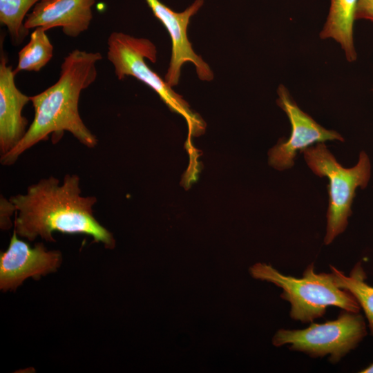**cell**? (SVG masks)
Returning <instances> with one entry per match:
<instances>
[{
    "label": "cell",
    "mask_w": 373,
    "mask_h": 373,
    "mask_svg": "<svg viewBox=\"0 0 373 373\" xmlns=\"http://www.w3.org/2000/svg\"><path fill=\"white\" fill-rule=\"evenodd\" d=\"M0 59V151L4 155L23 137L28 120L22 115L30 97L20 91L15 84V74L3 51L1 41Z\"/></svg>",
    "instance_id": "10"
},
{
    "label": "cell",
    "mask_w": 373,
    "mask_h": 373,
    "mask_svg": "<svg viewBox=\"0 0 373 373\" xmlns=\"http://www.w3.org/2000/svg\"><path fill=\"white\" fill-rule=\"evenodd\" d=\"M358 0H330L326 21L319 34L322 39L339 44L349 62L357 58L354 41V23Z\"/></svg>",
    "instance_id": "12"
},
{
    "label": "cell",
    "mask_w": 373,
    "mask_h": 373,
    "mask_svg": "<svg viewBox=\"0 0 373 373\" xmlns=\"http://www.w3.org/2000/svg\"><path fill=\"white\" fill-rule=\"evenodd\" d=\"M16 211L14 204L10 200L1 197L0 213H1V228L2 229H10L12 226L10 217L13 212Z\"/></svg>",
    "instance_id": "16"
},
{
    "label": "cell",
    "mask_w": 373,
    "mask_h": 373,
    "mask_svg": "<svg viewBox=\"0 0 373 373\" xmlns=\"http://www.w3.org/2000/svg\"><path fill=\"white\" fill-rule=\"evenodd\" d=\"M95 0H41L24 21L28 29L46 30L61 27L68 37H77L87 30L93 19Z\"/></svg>",
    "instance_id": "11"
},
{
    "label": "cell",
    "mask_w": 373,
    "mask_h": 373,
    "mask_svg": "<svg viewBox=\"0 0 373 373\" xmlns=\"http://www.w3.org/2000/svg\"><path fill=\"white\" fill-rule=\"evenodd\" d=\"M9 200L17 212L14 229L29 241L40 236L48 242H55L52 233L59 231L88 235L106 249L115 247L113 234L93 216L97 198L81 195L77 175H66L61 184L53 176L41 179L29 186L26 194Z\"/></svg>",
    "instance_id": "1"
},
{
    "label": "cell",
    "mask_w": 373,
    "mask_h": 373,
    "mask_svg": "<svg viewBox=\"0 0 373 373\" xmlns=\"http://www.w3.org/2000/svg\"><path fill=\"white\" fill-rule=\"evenodd\" d=\"M250 272L253 277L282 289L280 297L289 303V315L294 321L312 323L322 317L329 306L352 312L361 309L350 292L334 284L330 273H316L314 263L307 267L302 278L284 275L271 265L261 263L254 265Z\"/></svg>",
    "instance_id": "3"
},
{
    "label": "cell",
    "mask_w": 373,
    "mask_h": 373,
    "mask_svg": "<svg viewBox=\"0 0 373 373\" xmlns=\"http://www.w3.org/2000/svg\"><path fill=\"white\" fill-rule=\"evenodd\" d=\"M14 229L9 247L0 256V288L3 291L16 289L25 279L56 271L62 258L59 251H47L43 243L34 247L17 238Z\"/></svg>",
    "instance_id": "9"
},
{
    "label": "cell",
    "mask_w": 373,
    "mask_h": 373,
    "mask_svg": "<svg viewBox=\"0 0 373 373\" xmlns=\"http://www.w3.org/2000/svg\"><path fill=\"white\" fill-rule=\"evenodd\" d=\"M145 1L154 15L165 26L171 38L172 54L165 82L171 87L176 86L179 82L181 68L186 61L193 64L200 79L212 80L213 74L209 66L194 52L186 33L190 19L203 6L204 0H195L181 12L173 11L160 0Z\"/></svg>",
    "instance_id": "8"
},
{
    "label": "cell",
    "mask_w": 373,
    "mask_h": 373,
    "mask_svg": "<svg viewBox=\"0 0 373 373\" xmlns=\"http://www.w3.org/2000/svg\"><path fill=\"white\" fill-rule=\"evenodd\" d=\"M314 173L329 180V206L324 243L327 245L347 227L352 205L357 188L365 189L371 176V163L367 154L361 151L356 164L345 168L339 164L324 142L317 143L301 151Z\"/></svg>",
    "instance_id": "4"
},
{
    "label": "cell",
    "mask_w": 373,
    "mask_h": 373,
    "mask_svg": "<svg viewBox=\"0 0 373 373\" xmlns=\"http://www.w3.org/2000/svg\"><path fill=\"white\" fill-rule=\"evenodd\" d=\"M277 94L276 103L287 116L291 130L287 140L281 139L270 150L269 163L274 168L280 171L291 168L298 152L314 144L329 140L344 142L337 131L324 128L302 111L283 84L278 87Z\"/></svg>",
    "instance_id": "7"
},
{
    "label": "cell",
    "mask_w": 373,
    "mask_h": 373,
    "mask_svg": "<svg viewBox=\"0 0 373 373\" xmlns=\"http://www.w3.org/2000/svg\"><path fill=\"white\" fill-rule=\"evenodd\" d=\"M355 19H365L373 22V0H358Z\"/></svg>",
    "instance_id": "17"
},
{
    "label": "cell",
    "mask_w": 373,
    "mask_h": 373,
    "mask_svg": "<svg viewBox=\"0 0 373 373\" xmlns=\"http://www.w3.org/2000/svg\"><path fill=\"white\" fill-rule=\"evenodd\" d=\"M46 32L38 27L32 32L29 42L18 53L15 75L21 71H39L52 59L54 48Z\"/></svg>",
    "instance_id": "14"
},
{
    "label": "cell",
    "mask_w": 373,
    "mask_h": 373,
    "mask_svg": "<svg viewBox=\"0 0 373 373\" xmlns=\"http://www.w3.org/2000/svg\"><path fill=\"white\" fill-rule=\"evenodd\" d=\"M358 313L343 310L333 321L313 323L303 329H280L275 334L273 344L289 345L290 350L314 358L329 356L332 363H337L367 335L364 318Z\"/></svg>",
    "instance_id": "5"
},
{
    "label": "cell",
    "mask_w": 373,
    "mask_h": 373,
    "mask_svg": "<svg viewBox=\"0 0 373 373\" xmlns=\"http://www.w3.org/2000/svg\"><path fill=\"white\" fill-rule=\"evenodd\" d=\"M102 59L99 52L78 49L64 59L58 80L43 92L30 97L35 110L30 126L21 140L9 152L1 155V163L10 166L26 151L47 140L52 134L53 143L59 142L65 131L80 143L94 148L97 139L83 122L78 109L82 91L96 79V64Z\"/></svg>",
    "instance_id": "2"
},
{
    "label": "cell",
    "mask_w": 373,
    "mask_h": 373,
    "mask_svg": "<svg viewBox=\"0 0 373 373\" xmlns=\"http://www.w3.org/2000/svg\"><path fill=\"white\" fill-rule=\"evenodd\" d=\"M361 373H373V363L360 371Z\"/></svg>",
    "instance_id": "18"
},
{
    "label": "cell",
    "mask_w": 373,
    "mask_h": 373,
    "mask_svg": "<svg viewBox=\"0 0 373 373\" xmlns=\"http://www.w3.org/2000/svg\"><path fill=\"white\" fill-rule=\"evenodd\" d=\"M107 46V59L113 66L119 80L126 76L135 77L154 90L172 110L182 115L191 128L198 124L186 103L144 61L145 58L153 63L156 61L157 50L152 41L113 32L108 38Z\"/></svg>",
    "instance_id": "6"
},
{
    "label": "cell",
    "mask_w": 373,
    "mask_h": 373,
    "mask_svg": "<svg viewBox=\"0 0 373 373\" xmlns=\"http://www.w3.org/2000/svg\"><path fill=\"white\" fill-rule=\"evenodd\" d=\"M331 275L334 284L350 292L362 308L373 336V287L366 282V274L361 262L355 265L349 276L330 265Z\"/></svg>",
    "instance_id": "13"
},
{
    "label": "cell",
    "mask_w": 373,
    "mask_h": 373,
    "mask_svg": "<svg viewBox=\"0 0 373 373\" xmlns=\"http://www.w3.org/2000/svg\"><path fill=\"white\" fill-rule=\"evenodd\" d=\"M41 0H0V22L8 31L12 44H21L29 32L24 21L30 8Z\"/></svg>",
    "instance_id": "15"
},
{
    "label": "cell",
    "mask_w": 373,
    "mask_h": 373,
    "mask_svg": "<svg viewBox=\"0 0 373 373\" xmlns=\"http://www.w3.org/2000/svg\"><path fill=\"white\" fill-rule=\"evenodd\" d=\"M372 91H373V88H372Z\"/></svg>",
    "instance_id": "19"
}]
</instances>
